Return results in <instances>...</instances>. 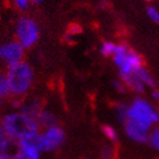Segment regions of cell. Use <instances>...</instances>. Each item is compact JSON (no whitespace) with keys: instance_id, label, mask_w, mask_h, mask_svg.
I'll list each match as a JSON object with an SVG mask.
<instances>
[{"instance_id":"8fae6325","label":"cell","mask_w":159,"mask_h":159,"mask_svg":"<svg viewBox=\"0 0 159 159\" xmlns=\"http://www.w3.org/2000/svg\"><path fill=\"white\" fill-rule=\"evenodd\" d=\"M41 109H42L41 103L38 100H31L29 102H25L24 105H20V111L22 113L30 115V116L34 117L35 119H37V115Z\"/></svg>"},{"instance_id":"9c48e42d","label":"cell","mask_w":159,"mask_h":159,"mask_svg":"<svg viewBox=\"0 0 159 159\" xmlns=\"http://www.w3.org/2000/svg\"><path fill=\"white\" fill-rule=\"evenodd\" d=\"M123 80V83L126 86H129V89L135 91V92H143L144 91V84L142 81L139 79L138 74H125V75H120Z\"/></svg>"},{"instance_id":"44dd1931","label":"cell","mask_w":159,"mask_h":159,"mask_svg":"<svg viewBox=\"0 0 159 159\" xmlns=\"http://www.w3.org/2000/svg\"><path fill=\"white\" fill-rule=\"evenodd\" d=\"M14 159H37V158H34V157L30 156V155H27V153L23 152V151L17 150L15 156H14Z\"/></svg>"},{"instance_id":"7a4b0ae2","label":"cell","mask_w":159,"mask_h":159,"mask_svg":"<svg viewBox=\"0 0 159 159\" xmlns=\"http://www.w3.org/2000/svg\"><path fill=\"white\" fill-rule=\"evenodd\" d=\"M6 77L9 85L10 94L14 97H23L30 91L34 81L32 67L24 60L8 65Z\"/></svg>"},{"instance_id":"d4e9b609","label":"cell","mask_w":159,"mask_h":159,"mask_svg":"<svg viewBox=\"0 0 159 159\" xmlns=\"http://www.w3.org/2000/svg\"><path fill=\"white\" fill-rule=\"evenodd\" d=\"M32 2H34V3H40V2H42V0H31Z\"/></svg>"},{"instance_id":"4fadbf2b","label":"cell","mask_w":159,"mask_h":159,"mask_svg":"<svg viewBox=\"0 0 159 159\" xmlns=\"http://www.w3.org/2000/svg\"><path fill=\"white\" fill-rule=\"evenodd\" d=\"M136 74H138L139 79L142 81V83L146 86H155V81H153L152 76H151L149 72H147L143 67Z\"/></svg>"},{"instance_id":"ac0fdd59","label":"cell","mask_w":159,"mask_h":159,"mask_svg":"<svg viewBox=\"0 0 159 159\" xmlns=\"http://www.w3.org/2000/svg\"><path fill=\"white\" fill-rule=\"evenodd\" d=\"M114 156H115V149H114L113 147H103L102 150H101V157H102V159H113Z\"/></svg>"},{"instance_id":"30bf717a","label":"cell","mask_w":159,"mask_h":159,"mask_svg":"<svg viewBox=\"0 0 159 159\" xmlns=\"http://www.w3.org/2000/svg\"><path fill=\"white\" fill-rule=\"evenodd\" d=\"M37 120L39 123L40 127H49L51 125L56 124V117L52 113H50L49 110L41 109L39 114L37 115Z\"/></svg>"},{"instance_id":"8992f818","label":"cell","mask_w":159,"mask_h":159,"mask_svg":"<svg viewBox=\"0 0 159 159\" xmlns=\"http://www.w3.org/2000/svg\"><path fill=\"white\" fill-rule=\"evenodd\" d=\"M41 148L43 151H52L58 149L65 141V132L61 127L55 124L46 127L42 133H40Z\"/></svg>"},{"instance_id":"e0dca14e","label":"cell","mask_w":159,"mask_h":159,"mask_svg":"<svg viewBox=\"0 0 159 159\" xmlns=\"http://www.w3.org/2000/svg\"><path fill=\"white\" fill-rule=\"evenodd\" d=\"M147 15L150 20L155 22V23H159V10L157 9L156 7L150 6L147 8Z\"/></svg>"},{"instance_id":"4316f807","label":"cell","mask_w":159,"mask_h":159,"mask_svg":"<svg viewBox=\"0 0 159 159\" xmlns=\"http://www.w3.org/2000/svg\"><path fill=\"white\" fill-rule=\"evenodd\" d=\"M146 1H152V0H146Z\"/></svg>"},{"instance_id":"7402d4cb","label":"cell","mask_w":159,"mask_h":159,"mask_svg":"<svg viewBox=\"0 0 159 159\" xmlns=\"http://www.w3.org/2000/svg\"><path fill=\"white\" fill-rule=\"evenodd\" d=\"M81 27H80V25H76V24H72L70 26V30H68V33L72 34V35H76V34H80L81 33Z\"/></svg>"},{"instance_id":"5bb4252c","label":"cell","mask_w":159,"mask_h":159,"mask_svg":"<svg viewBox=\"0 0 159 159\" xmlns=\"http://www.w3.org/2000/svg\"><path fill=\"white\" fill-rule=\"evenodd\" d=\"M116 47L117 44H115L114 42H110V41H107V42H103L101 48H100V51H101V55L103 56H111L115 53L116 51Z\"/></svg>"},{"instance_id":"603a6c76","label":"cell","mask_w":159,"mask_h":159,"mask_svg":"<svg viewBox=\"0 0 159 159\" xmlns=\"http://www.w3.org/2000/svg\"><path fill=\"white\" fill-rule=\"evenodd\" d=\"M114 85L116 86L117 90H119V91H123V89H125V84H124V83L115 82V83H114Z\"/></svg>"},{"instance_id":"d6986e66","label":"cell","mask_w":159,"mask_h":159,"mask_svg":"<svg viewBox=\"0 0 159 159\" xmlns=\"http://www.w3.org/2000/svg\"><path fill=\"white\" fill-rule=\"evenodd\" d=\"M126 109H127V106H123V105H119L116 108L117 116H118L119 120H122V122L127 120V118H126Z\"/></svg>"},{"instance_id":"52a82bcc","label":"cell","mask_w":159,"mask_h":159,"mask_svg":"<svg viewBox=\"0 0 159 159\" xmlns=\"http://www.w3.org/2000/svg\"><path fill=\"white\" fill-rule=\"evenodd\" d=\"M25 49L18 41H10L0 46V58L6 61L7 66L11 64L18 63L24 58Z\"/></svg>"},{"instance_id":"cb8c5ba5","label":"cell","mask_w":159,"mask_h":159,"mask_svg":"<svg viewBox=\"0 0 159 159\" xmlns=\"http://www.w3.org/2000/svg\"><path fill=\"white\" fill-rule=\"evenodd\" d=\"M152 98L157 100L159 99V91H152Z\"/></svg>"},{"instance_id":"277c9868","label":"cell","mask_w":159,"mask_h":159,"mask_svg":"<svg viewBox=\"0 0 159 159\" xmlns=\"http://www.w3.org/2000/svg\"><path fill=\"white\" fill-rule=\"evenodd\" d=\"M113 60L119 68L120 75L136 74L143 67L141 57L125 44H117L116 51L113 55Z\"/></svg>"},{"instance_id":"ffe728a7","label":"cell","mask_w":159,"mask_h":159,"mask_svg":"<svg viewBox=\"0 0 159 159\" xmlns=\"http://www.w3.org/2000/svg\"><path fill=\"white\" fill-rule=\"evenodd\" d=\"M14 2L16 5V7L20 10H26L30 6L31 0H14Z\"/></svg>"},{"instance_id":"6da1fadb","label":"cell","mask_w":159,"mask_h":159,"mask_svg":"<svg viewBox=\"0 0 159 159\" xmlns=\"http://www.w3.org/2000/svg\"><path fill=\"white\" fill-rule=\"evenodd\" d=\"M0 124L7 136L16 143L25 136L40 132V125L37 119L22 111L7 114L1 118Z\"/></svg>"},{"instance_id":"2e32d148","label":"cell","mask_w":159,"mask_h":159,"mask_svg":"<svg viewBox=\"0 0 159 159\" xmlns=\"http://www.w3.org/2000/svg\"><path fill=\"white\" fill-rule=\"evenodd\" d=\"M102 132H103V134H105V136H106L107 139L110 140V141H113V142L117 141V139H118V135H117L116 129H114L113 126L105 125L102 127Z\"/></svg>"},{"instance_id":"9a60e30c","label":"cell","mask_w":159,"mask_h":159,"mask_svg":"<svg viewBox=\"0 0 159 159\" xmlns=\"http://www.w3.org/2000/svg\"><path fill=\"white\" fill-rule=\"evenodd\" d=\"M148 141L151 143V146L159 151V127L153 129L151 132H149Z\"/></svg>"},{"instance_id":"3957f363","label":"cell","mask_w":159,"mask_h":159,"mask_svg":"<svg viewBox=\"0 0 159 159\" xmlns=\"http://www.w3.org/2000/svg\"><path fill=\"white\" fill-rule=\"evenodd\" d=\"M126 118L129 122L135 123L149 131L156 123L159 122V114L148 101L135 99L129 106H127Z\"/></svg>"},{"instance_id":"7c38bea8","label":"cell","mask_w":159,"mask_h":159,"mask_svg":"<svg viewBox=\"0 0 159 159\" xmlns=\"http://www.w3.org/2000/svg\"><path fill=\"white\" fill-rule=\"evenodd\" d=\"M10 94L9 85H8V81H7L6 74L0 73V100L6 99Z\"/></svg>"},{"instance_id":"ba28073f","label":"cell","mask_w":159,"mask_h":159,"mask_svg":"<svg viewBox=\"0 0 159 159\" xmlns=\"http://www.w3.org/2000/svg\"><path fill=\"white\" fill-rule=\"evenodd\" d=\"M125 132L129 139L139 143H143L148 141V135H149V131L143 129L142 126L138 125L135 123H132L127 120L125 122Z\"/></svg>"},{"instance_id":"484cf974","label":"cell","mask_w":159,"mask_h":159,"mask_svg":"<svg viewBox=\"0 0 159 159\" xmlns=\"http://www.w3.org/2000/svg\"><path fill=\"white\" fill-rule=\"evenodd\" d=\"M1 133H3V129H2V126H1V124H0V134Z\"/></svg>"},{"instance_id":"5b68a950","label":"cell","mask_w":159,"mask_h":159,"mask_svg":"<svg viewBox=\"0 0 159 159\" xmlns=\"http://www.w3.org/2000/svg\"><path fill=\"white\" fill-rule=\"evenodd\" d=\"M39 35L40 30L35 20L26 16L18 18L16 23V38L24 49L33 47L39 40Z\"/></svg>"}]
</instances>
